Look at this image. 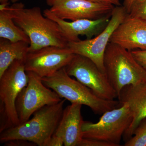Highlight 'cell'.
Instances as JSON below:
<instances>
[{
  "label": "cell",
  "mask_w": 146,
  "mask_h": 146,
  "mask_svg": "<svg viewBox=\"0 0 146 146\" xmlns=\"http://www.w3.org/2000/svg\"><path fill=\"white\" fill-rule=\"evenodd\" d=\"M5 8L15 23L28 35L29 52L49 46L68 47L69 41L57 23L42 13L38 7L26 8L23 3H14Z\"/></svg>",
  "instance_id": "1"
},
{
  "label": "cell",
  "mask_w": 146,
  "mask_h": 146,
  "mask_svg": "<svg viewBox=\"0 0 146 146\" xmlns=\"http://www.w3.org/2000/svg\"><path fill=\"white\" fill-rule=\"evenodd\" d=\"M66 100L45 106L36 111L32 117L23 123L0 133V143L16 139L30 141L38 146H47L60 122Z\"/></svg>",
  "instance_id": "2"
},
{
  "label": "cell",
  "mask_w": 146,
  "mask_h": 146,
  "mask_svg": "<svg viewBox=\"0 0 146 146\" xmlns=\"http://www.w3.org/2000/svg\"><path fill=\"white\" fill-rule=\"evenodd\" d=\"M42 79L45 86L55 92L61 98L68 100L71 104L88 106L97 115H102L122 105L117 101L106 100L97 96L91 89L72 78L65 67Z\"/></svg>",
  "instance_id": "3"
},
{
  "label": "cell",
  "mask_w": 146,
  "mask_h": 146,
  "mask_svg": "<svg viewBox=\"0 0 146 146\" xmlns=\"http://www.w3.org/2000/svg\"><path fill=\"white\" fill-rule=\"evenodd\" d=\"M104 63L106 74L118 97L125 86L146 81V72L131 52L112 42L106 50Z\"/></svg>",
  "instance_id": "4"
},
{
  "label": "cell",
  "mask_w": 146,
  "mask_h": 146,
  "mask_svg": "<svg viewBox=\"0 0 146 146\" xmlns=\"http://www.w3.org/2000/svg\"><path fill=\"white\" fill-rule=\"evenodd\" d=\"M28 81L25 60H15L0 76V133L20 124L16 100Z\"/></svg>",
  "instance_id": "5"
},
{
  "label": "cell",
  "mask_w": 146,
  "mask_h": 146,
  "mask_svg": "<svg viewBox=\"0 0 146 146\" xmlns=\"http://www.w3.org/2000/svg\"><path fill=\"white\" fill-rule=\"evenodd\" d=\"M133 118L127 104L106 111L96 123L84 121L82 125L83 138L95 139L120 146L121 138Z\"/></svg>",
  "instance_id": "6"
},
{
  "label": "cell",
  "mask_w": 146,
  "mask_h": 146,
  "mask_svg": "<svg viewBox=\"0 0 146 146\" xmlns=\"http://www.w3.org/2000/svg\"><path fill=\"white\" fill-rule=\"evenodd\" d=\"M127 13L123 6H116L112 10L109 23L101 33L92 39L69 42L68 47L75 54L88 58L105 73L104 58L106 50L113 33Z\"/></svg>",
  "instance_id": "7"
},
{
  "label": "cell",
  "mask_w": 146,
  "mask_h": 146,
  "mask_svg": "<svg viewBox=\"0 0 146 146\" xmlns=\"http://www.w3.org/2000/svg\"><path fill=\"white\" fill-rule=\"evenodd\" d=\"M27 72L28 82L16 101L20 124L29 119L35 112L45 106L55 104L62 100L55 92L45 86L39 76L32 72Z\"/></svg>",
  "instance_id": "8"
},
{
  "label": "cell",
  "mask_w": 146,
  "mask_h": 146,
  "mask_svg": "<svg viewBox=\"0 0 146 146\" xmlns=\"http://www.w3.org/2000/svg\"><path fill=\"white\" fill-rule=\"evenodd\" d=\"M65 68L69 75L75 78L99 98L106 100L118 98L106 74L88 58L75 54Z\"/></svg>",
  "instance_id": "9"
},
{
  "label": "cell",
  "mask_w": 146,
  "mask_h": 146,
  "mask_svg": "<svg viewBox=\"0 0 146 146\" xmlns=\"http://www.w3.org/2000/svg\"><path fill=\"white\" fill-rule=\"evenodd\" d=\"M75 54L68 47H44L28 53L25 61L26 71L41 78L48 76L66 67Z\"/></svg>",
  "instance_id": "10"
},
{
  "label": "cell",
  "mask_w": 146,
  "mask_h": 146,
  "mask_svg": "<svg viewBox=\"0 0 146 146\" xmlns=\"http://www.w3.org/2000/svg\"><path fill=\"white\" fill-rule=\"evenodd\" d=\"M115 6L91 0H58L50 10L63 20H97L112 13Z\"/></svg>",
  "instance_id": "11"
},
{
  "label": "cell",
  "mask_w": 146,
  "mask_h": 146,
  "mask_svg": "<svg viewBox=\"0 0 146 146\" xmlns=\"http://www.w3.org/2000/svg\"><path fill=\"white\" fill-rule=\"evenodd\" d=\"M44 15L57 23L69 42L80 40L78 36H85L86 39H91L96 36L105 28L109 23L111 14L97 20L84 19L71 21L61 19L46 9L43 12Z\"/></svg>",
  "instance_id": "12"
},
{
  "label": "cell",
  "mask_w": 146,
  "mask_h": 146,
  "mask_svg": "<svg viewBox=\"0 0 146 146\" xmlns=\"http://www.w3.org/2000/svg\"><path fill=\"white\" fill-rule=\"evenodd\" d=\"M110 42L130 51L146 50V21L127 13L113 33Z\"/></svg>",
  "instance_id": "13"
},
{
  "label": "cell",
  "mask_w": 146,
  "mask_h": 146,
  "mask_svg": "<svg viewBox=\"0 0 146 146\" xmlns=\"http://www.w3.org/2000/svg\"><path fill=\"white\" fill-rule=\"evenodd\" d=\"M121 104H127L132 115V122L123 136L125 142L133 136L142 120L146 118V81L124 87L118 97Z\"/></svg>",
  "instance_id": "14"
},
{
  "label": "cell",
  "mask_w": 146,
  "mask_h": 146,
  "mask_svg": "<svg viewBox=\"0 0 146 146\" xmlns=\"http://www.w3.org/2000/svg\"><path fill=\"white\" fill-rule=\"evenodd\" d=\"M82 105L72 103L64 108L54 134L63 138L65 146H78L83 138Z\"/></svg>",
  "instance_id": "15"
},
{
  "label": "cell",
  "mask_w": 146,
  "mask_h": 146,
  "mask_svg": "<svg viewBox=\"0 0 146 146\" xmlns=\"http://www.w3.org/2000/svg\"><path fill=\"white\" fill-rule=\"evenodd\" d=\"M30 43L24 41L13 42L1 38L0 40V76L14 61L25 60L29 53Z\"/></svg>",
  "instance_id": "16"
},
{
  "label": "cell",
  "mask_w": 146,
  "mask_h": 146,
  "mask_svg": "<svg viewBox=\"0 0 146 146\" xmlns=\"http://www.w3.org/2000/svg\"><path fill=\"white\" fill-rule=\"evenodd\" d=\"M0 37L11 42L24 41L30 43L26 33L15 23L5 8L0 9Z\"/></svg>",
  "instance_id": "17"
},
{
  "label": "cell",
  "mask_w": 146,
  "mask_h": 146,
  "mask_svg": "<svg viewBox=\"0 0 146 146\" xmlns=\"http://www.w3.org/2000/svg\"><path fill=\"white\" fill-rule=\"evenodd\" d=\"M125 146H146V118L140 122Z\"/></svg>",
  "instance_id": "18"
},
{
  "label": "cell",
  "mask_w": 146,
  "mask_h": 146,
  "mask_svg": "<svg viewBox=\"0 0 146 146\" xmlns=\"http://www.w3.org/2000/svg\"><path fill=\"white\" fill-rule=\"evenodd\" d=\"M128 14L146 21V0H135Z\"/></svg>",
  "instance_id": "19"
},
{
  "label": "cell",
  "mask_w": 146,
  "mask_h": 146,
  "mask_svg": "<svg viewBox=\"0 0 146 146\" xmlns=\"http://www.w3.org/2000/svg\"><path fill=\"white\" fill-rule=\"evenodd\" d=\"M78 146H117L112 143L105 141L83 138Z\"/></svg>",
  "instance_id": "20"
},
{
  "label": "cell",
  "mask_w": 146,
  "mask_h": 146,
  "mask_svg": "<svg viewBox=\"0 0 146 146\" xmlns=\"http://www.w3.org/2000/svg\"><path fill=\"white\" fill-rule=\"evenodd\" d=\"M131 52L137 62L146 72V50H136Z\"/></svg>",
  "instance_id": "21"
},
{
  "label": "cell",
  "mask_w": 146,
  "mask_h": 146,
  "mask_svg": "<svg viewBox=\"0 0 146 146\" xmlns=\"http://www.w3.org/2000/svg\"><path fill=\"white\" fill-rule=\"evenodd\" d=\"M4 145L6 146H37L35 143L30 141L16 139L11 140L4 143Z\"/></svg>",
  "instance_id": "22"
},
{
  "label": "cell",
  "mask_w": 146,
  "mask_h": 146,
  "mask_svg": "<svg viewBox=\"0 0 146 146\" xmlns=\"http://www.w3.org/2000/svg\"><path fill=\"white\" fill-rule=\"evenodd\" d=\"M64 146V141L63 138L55 134L53 135L47 145V146Z\"/></svg>",
  "instance_id": "23"
},
{
  "label": "cell",
  "mask_w": 146,
  "mask_h": 146,
  "mask_svg": "<svg viewBox=\"0 0 146 146\" xmlns=\"http://www.w3.org/2000/svg\"><path fill=\"white\" fill-rule=\"evenodd\" d=\"M134 1L135 0H124V1L123 6L125 8L128 13H129Z\"/></svg>",
  "instance_id": "24"
},
{
  "label": "cell",
  "mask_w": 146,
  "mask_h": 146,
  "mask_svg": "<svg viewBox=\"0 0 146 146\" xmlns=\"http://www.w3.org/2000/svg\"><path fill=\"white\" fill-rule=\"evenodd\" d=\"M91 1L110 4L116 6L121 5L119 0H91Z\"/></svg>",
  "instance_id": "25"
},
{
  "label": "cell",
  "mask_w": 146,
  "mask_h": 146,
  "mask_svg": "<svg viewBox=\"0 0 146 146\" xmlns=\"http://www.w3.org/2000/svg\"><path fill=\"white\" fill-rule=\"evenodd\" d=\"M58 1V0H46L47 4L50 7L53 5Z\"/></svg>",
  "instance_id": "26"
},
{
  "label": "cell",
  "mask_w": 146,
  "mask_h": 146,
  "mask_svg": "<svg viewBox=\"0 0 146 146\" xmlns=\"http://www.w3.org/2000/svg\"><path fill=\"white\" fill-rule=\"evenodd\" d=\"M9 1V0H0V3H1L0 5L5 6H8Z\"/></svg>",
  "instance_id": "27"
}]
</instances>
